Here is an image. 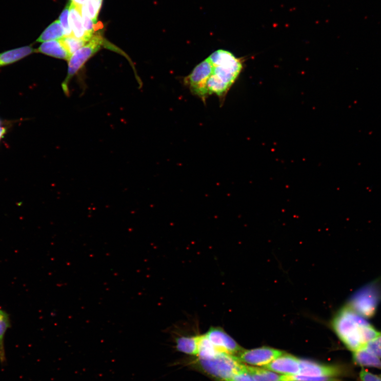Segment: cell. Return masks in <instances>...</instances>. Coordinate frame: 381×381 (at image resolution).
<instances>
[{"instance_id":"6da1fadb","label":"cell","mask_w":381,"mask_h":381,"mask_svg":"<svg viewBox=\"0 0 381 381\" xmlns=\"http://www.w3.org/2000/svg\"><path fill=\"white\" fill-rule=\"evenodd\" d=\"M333 327L339 339L353 352L381 335L349 306L344 307L336 314Z\"/></svg>"},{"instance_id":"7a4b0ae2","label":"cell","mask_w":381,"mask_h":381,"mask_svg":"<svg viewBox=\"0 0 381 381\" xmlns=\"http://www.w3.org/2000/svg\"><path fill=\"white\" fill-rule=\"evenodd\" d=\"M208 58L211 63L207 81L209 95L216 94L224 101L242 72V62L233 53L223 49L215 51Z\"/></svg>"},{"instance_id":"3957f363","label":"cell","mask_w":381,"mask_h":381,"mask_svg":"<svg viewBox=\"0 0 381 381\" xmlns=\"http://www.w3.org/2000/svg\"><path fill=\"white\" fill-rule=\"evenodd\" d=\"M191 364L196 370L216 381H230L244 366L237 356L222 353L196 357Z\"/></svg>"},{"instance_id":"277c9868","label":"cell","mask_w":381,"mask_h":381,"mask_svg":"<svg viewBox=\"0 0 381 381\" xmlns=\"http://www.w3.org/2000/svg\"><path fill=\"white\" fill-rule=\"evenodd\" d=\"M103 44L102 35L97 32L85 46L71 56L69 61L68 75L62 85L63 89L66 94L69 93L68 85L71 78L91 57L100 50Z\"/></svg>"},{"instance_id":"5b68a950","label":"cell","mask_w":381,"mask_h":381,"mask_svg":"<svg viewBox=\"0 0 381 381\" xmlns=\"http://www.w3.org/2000/svg\"><path fill=\"white\" fill-rule=\"evenodd\" d=\"M380 298V290L377 285H372L356 293L349 306L362 317L370 318L375 313Z\"/></svg>"},{"instance_id":"8992f818","label":"cell","mask_w":381,"mask_h":381,"mask_svg":"<svg viewBox=\"0 0 381 381\" xmlns=\"http://www.w3.org/2000/svg\"><path fill=\"white\" fill-rule=\"evenodd\" d=\"M211 69V63L208 57L195 66L192 72L184 79L185 84L194 95L200 97L205 103L209 96L207 90V81Z\"/></svg>"},{"instance_id":"52a82bcc","label":"cell","mask_w":381,"mask_h":381,"mask_svg":"<svg viewBox=\"0 0 381 381\" xmlns=\"http://www.w3.org/2000/svg\"><path fill=\"white\" fill-rule=\"evenodd\" d=\"M205 335L213 349L219 353L237 357L244 350L220 327H211Z\"/></svg>"},{"instance_id":"ba28073f","label":"cell","mask_w":381,"mask_h":381,"mask_svg":"<svg viewBox=\"0 0 381 381\" xmlns=\"http://www.w3.org/2000/svg\"><path fill=\"white\" fill-rule=\"evenodd\" d=\"M284 353V352L273 348L262 347L252 350H244L237 357L246 365L265 367Z\"/></svg>"},{"instance_id":"9c48e42d","label":"cell","mask_w":381,"mask_h":381,"mask_svg":"<svg viewBox=\"0 0 381 381\" xmlns=\"http://www.w3.org/2000/svg\"><path fill=\"white\" fill-rule=\"evenodd\" d=\"M342 374L335 366L325 365L311 360L300 359V372L298 375L312 377H336Z\"/></svg>"},{"instance_id":"30bf717a","label":"cell","mask_w":381,"mask_h":381,"mask_svg":"<svg viewBox=\"0 0 381 381\" xmlns=\"http://www.w3.org/2000/svg\"><path fill=\"white\" fill-rule=\"evenodd\" d=\"M300 363V359L284 353L264 368L278 374L294 375L299 374Z\"/></svg>"},{"instance_id":"8fae6325","label":"cell","mask_w":381,"mask_h":381,"mask_svg":"<svg viewBox=\"0 0 381 381\" xmlns=\"http://www.w3.org/2000/svg\"><path fill=\"white\" fill-rule=\"evenodd\" d=\"M81 7L71 2L70 7L69 21L73 32L76 38L88 42L91 38L88 36L83 24Z\"/></svg>"},{"instance_id":"7c38bea8","label":"cell","mask_w":381,"mask_h":381,"mask_svg":"<svg viewBox=\"0 0 381 381\" xmlns=\"http://www.w3.org/2000/svg\"><path fill=\"white\" fill-rule=\"evenodd\" d=\"M35 53H42L58 59L69 61L71 55L61 41L55 40L43 43L36 49Z\"/></svg>"},{"instance_id":"4fadbf2b","label":"cell","mask_w":381,"mask_h":381,"mask_svg":"<svg viewBox=\"0 0 381 381\" xmlns=\"http://www.w3.org/2000/svg\"><path fill=\"white\" fill-rule=\"evenodd\" d=\"M202 335L182 336L175 339L177 351L185 354L196 356L199 349Z\"/></svg>"},{"instance_id":"5bb4252c","label":"cell","mask_w":381,"mask_h":381,"mask_svg":"<svg viewBox=\"0 0 381 381\" xmlns=\"http://www.w3.org/2000/svg\"><path fill=\"white\" fill-rule=\"evenodd\" d=\"M36 49L31 46L11 49L0 54V68L13 64L35 53Z\"/></svg>"},{"instance_id":"9a60e30c","label":"cell","mask_w":381,"mask_h":381,"mask_svg":"<svg viewBox=\"0 0 381 381\" xmlns=\"http://www.w3.org/2000/svg\"><path fill=\"white\" fill-rule=\"evenodd\" d=\"M353 358L358 366L381 370L380 358L372 353L366 346L354 352Z\"/></svg>"},{"instance_id":"2e32d148","label":"cell","mask_w":381,"mask_h":381,"mask_svg":"<svg viewBox=\"0 0 381 381\" xmlns=\"http://www.w3.org/2000/svg\"><path fill=\"white\" fill-rule=\"evenodd\" d=\"M11 326L9 314L0 309V360L3 363L6 360L5 338L7 330Z\"/></svg>"},{"instance_id":"e0dca14e","label":"cell","mask_w":381,"mask_h":381,"mask_svg":"<svg viewBox=\"0 0 381 381\" xmlns=\"http://www.w3.org/2000/svg\"><path fill=\"white\" fill-rule=\"evenodd\" d=\"M65 36L64 30L58 21H55L49 25L37 39L38 43L59 40Z\"/></svg>"},{"instance_id":"ac0fdd59","label":"cell","mask_w":381,"mask_h":381,"mask_svg":"<svg viewBox=\"0 0 381 381\" xmlns=\"http://www.w3.org/2000/svg\"><path fill=\"white\" fill-rule=\"evenodd\" d=\"M246 366L248 371L256 381H284L283 375H279L264 368Z\"/></svg>"},{"instance_id":"d6986e66","label":"cell","mask_w":381,"mask_h":381,"mask_svg":"<svg viewBox=\"0 0 381 381\" xmlns=\"http://www.w3.org/2000/svg\"><path fill=\"white\" fill-rule=\"evenodd\" d=\"M60 40L71 56L88 43L74 36H65Z\"/></svg>"},{"instance_id":"ffe728a7","label":"cell","mask_w":381,"mask_h":381,"mask_svg":"<svg viewBox=\"0 0 381 381\" xmlns=\"http://www.w3.org/2000/svg\"><path fill=\"white\" fill-rule=\"evenodd\" d=\"M103 0H86L85 6L89 18L97 24L98 15L102 8Z\"/></svg>"},{"instance_id":"44dd1931","label":"cell","mask_w":381,"mask_h":381,"mask_svg":"<svg viewBox=\"0 0 381 381\" xmlns=\"http://www.w3.org/2000/svg\"><path fill=\"white\" fill-rule=\"evenodd\" d=\"M70 4L71 2L68 3L59 16V22L64 30L65 36H73L69 21Z\"/></svg>"},{"instance_id":"7402d4cb","label":"cell","mask_w":381,"mask_h":381,"mask_svg":"<svg viewBox=\"0 0 381 381\" xmlns=\"http://www.w3.org/2000/svg\"><path fill=\"white\" fill-rule=\"evenodd\" d=\"M284 381H341L336 377H312L301 375H284Z\"/></svg>"},{"instance_id":"603a6c76","label":"cell","mask_w":381,"mask_h":381,"mask_svg":"<svg viewBox=\"0 0 381 381\" xmlns=\"http://www.w3.org/2000/svg\"><path fill=\"white\" fill-rule=\"evenodd\" d=\"M366 347L372 353L381 359V335L368 342Z\"/></svg>"},{"instance_id":"cb8c5ba5","label":"cell","mask_w":381,"mask_h":381,"mask_svg":"<svg viewBox=\"0 0 381 381\" xmlns=\"http://www.w3.org/2000/svg\"><path fill=\"white\" fill-rule=\"evenodd\" d=\"M230 381H256L252 375L248 371L247 366L244 364L243 368L236 374Z\"/></svg>"},{"instance_id":"d4e9b609","label":"cell","mask_w":381,"mask_h":381,"mask_svg":"<svg viewBox=\"0 0 381 381\" xmlns=\"http://www.w3.org/2000/svg\"><path fill=\"white\" fill-rule=\"evenodd\" d=\"M359 377L361 381H381V377L363 369L360 372Z\"/></svg>"},{"instance_id":"484cf974","label":"cell","mask_w":381,"mask_h":381,"mask_svg":"<svg viewBox=\"0 0 381 381\" xmlns=\"http://www.w3.org/2000/svg\"><path fill=\"white\" fill-rule=\"evenodd\" d=\"M86 0H73L72 3L77 6L82 7L85 5Z\"/></svg>"},{"instance_id":"4316f807","label":"cell","mask_w":381,"mask_h":381,"mask_svg":"<svg viewBox=\"0 0 381 381\" xmlns=\"http://www.w3.org/2000/svg\"><path fill=\"white\" fill-rule=\"evenodd\" d=\"M5 132V129L3 128L0 127V139L3 136Z\"/></svg>"},{"instance_id":"83f0119b","label":"cell","mask_w":381,"mask_h":381,"mask_svg":"<svg viewBox=\"0 0 381 381\" xmlns=\"http://www.w3.org/2000/svg\"><path fill=\"white\" fill-rule=\"evenodd\" d=\"M71 1H73V0H71Z\"/></svg>"}]
</instances>
